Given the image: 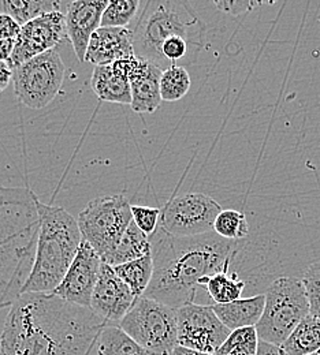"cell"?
Returning <instances> with one entry per match:
<instances>
[{
    "instance_id": "cell-12",
    "label": "cell",
    "mask_w": 320,
    "mask_h": 355,
    "mask_svg": "<svg viewBox=\"0 0 320 355\" xmlns=\"http://www.w3.org/2000/svg\"><path fill=\"white\" fill-rule=\"evenodd\" d=\"M66 39L67 29L65 14L58 11L44 14L21 28L8 66L12 70L39 55L56 49Z\"/></svg>"
},
{
    "instance_id": "cell-19",
    "label": "cell",
    "mask_w": 320,
    "mask_h": 355,
    "mask_svg": "<svg viewBox=\"0 0 320 355\" xmlns=\"http://www.w3.org/2000/svg\"><path fill=\"white\" fill-rule=\"evenodd\" d=\"M92 90L94 94L107 103L132 104L130 81L124 74L110 66H94L91 77Z\"/></svg>"
},
{
    "instance_id": "cell-8",
    "label": "cell",
    "mask_w": 320,
    "mask_h": 355,
    "mask_svg": "<svg viewBox=\"0 0 320 355\" xmlns=\"http://www.w3.org/2000/svg\"><path fill=\"white\" fill-rule=\"evenodd\" d=\"M77 222L83 239L103 259L117 248L133 222L132 205L122 194L103 196L92 200Z\"/></svg>"
},
{
    "instance_id": "cell-23",
    "label": "cell",
    "mask_w": 320,
    "mask_h": 355,
    "mask_svg": "<svg viewBox=\"0 0 320 355\" xmlns=\"http://www.w3.org/2000/svg\"><path fill=\"white\" fill-rule=\"evenodd\" d=\"M200 286L218 305L241 300V295L245 290V282L241 280L237 273H229V269L203 279Z\"/></svg>"
},
{
    "instance_id": "cell-22",
    "label": "cell",
    "mask_w": 320,
    "mask_h": 355,
    "mask_svg": "<svg viewBox=\"0 0 320 355\" xmlns=\"http://www.w3.org/2000/svg\"><path fill=\"white\" fill-rule=\"evenodd\" d=\"M287 355H311L320 350V320L311 313L282 345Z\"/></svg>"
},
{
    "instance_id": "cell-32",
    "label": "cell",
    "mask_w": 320,
    "mask_h": 355,
    "mask_svg": "<svg viewBox=\"0 0 320 355\" xmlns=\"http://www.w3.org/2000/svg\"><path fill=\"white\" fill-rule=\"evenodd\" d=\"M215 7L226 14L230 15H234V17H238L244 12H248V11H252L253 8L256 7H260V6H264L266 3L263 1H249V0H218V1H214Z\"/></svg>"
},
{
    "instance_id": "cell-10",
    "label": "cell",
    "mask_w": 320,
    "mask_h": 355,
    "mask_svg": "<svg viewBox=\"0 0 320 355\" xmlns=\"http://www.w3.org/2000/svg\"><path fill=\"white\" fill-rule=\"evenodd\" d=\"M222 207L203 193H186L171 198L162 209L159 227L173 236H196L214 231Z\"/></svg>"
},
{
    "instance_id": "cell-2",
    "label": "cell",
    "mask_w": 320,
    "mask_h": 355,
    "mask_svg": "<svg viewBox=\"0 0 320 355\" xmlns=\"http://www.w3.org/2000/svg\"><path fill=\"white\" fill-rule=\"evenodd\" d=\"M153 276L144 297L180 309L194 304L203 279L229 269L239 242L215 231L196 236H173L158 225L149 236Z\"/></svg>"
},
{
    "instance_id": "cell-36",
    "label": "cell",
    "mask_w": 320,
    "mask_h": 355,
    "mask_svg": "<svg viewBox=\"0 0 320 355\" xmlns=\"http://www.w3.org/2000/svg\"><path fill=\"white\" fill-rule=\"evenodd\" d=\"M15 46V40H0V62L10 60Z\"/></svg>"
},
{
    "instance_id": "cell-38",
    "label": "cell",
    "mask_w": 320,
    "mask_h": 355,
    "mask_svg": "<svg viewBox=\"0 0 320 355\" xmlns=\"http://www.w3.org/2000/svg\"><path fill=\"white\" fill-rule=\"evenodd\" d=\"M311 355H320V350H319V352H317V353H314V354H311Z\"/></svg>"
},
{
    "instance_id": "cell-26",
    "label": "cell",
    "mask_w": 320,
    "mask_h": 355,
    "mask_svg": "<svg viewBox=\"0 0 320 355\" xmlns=\"http://www.w3.org/2000/svg\"><path fill=\"white\" fill-rule=\"evenodd\" d=\"M142 1L140 0H111L104 10L101 28L132 29L137 19Z\"/></svg>"
},
{
    "instance_id": "cell-9",
    "label": "cell",
    "mask_w": 320,
    "mask_h": 355,
    "mask_svg": "<svg viewBox=\"0 0 320 355\" xmlns=\"http://www.w3.org/2000/svg\"><path fill=\"white\" fill-rule=\"evenodd\" d=\"M66 66L58 49L48 51L12 69L14 93L31 110H42L59 94Z\"/></svg>"
},
{
    "instance_id": "cell-29",
    "label": "cell",
    "mask_w": 320,
    "mask_h": 355,
    "mask_svg": "<svg viewBox=\"0 0 320 355\" xmlns=\"http://www.w3.org/2000/svg\"><path fill=\"white\" fill-rule=\"evenodd\" d=\"M214 231L229 241L239 242L249 234L246 216L235 209H224L214 224Z\"/></svg>"
},
{
    "instance_id": "cell-1",
    "label": "cell",
    "mask_w": 320,
    "mask_h": 355,
    "mask_svg": "<svg viewBox=\"0 0 320 355\" xmlns=\"http://www.w3.org/2000/svg\"><path fill=\"white\" fill-rule=\"evenodd\" d=\"M108 324L53 294H22L0 335L1 355H90Z\"/></svg>"
},
{
    "instance_id": "cell-18",
    "label": "cell",
    "mask_w": 320,
    "mask_h": 355,
    "mask_svg": "<svg viewBox=\"0 0 320 355\" xmlns=\"http://www.w3.org/2000/svg\"><path fill=\"white\" fill-rule=\"evenodd\" d=\"M266 305V295L259 294L249 298H241L230 304H214L212 311L230 331L246 327H256L260 321Z\"/></svg>"
},
{
    "instance_id": "cell-28",
    "label": "cell",
    "mask_w": 320,
    "mask_h": 355,
    "mask_svg": "<svg viewBox=\"0 0 320 355\" xmlns=\"http://www.w3.org/2000/svg\"><path fill=\"white\" fill-rule=\"evenodd\" d=\"M190 76L185 67L173 66L163 71L160 78V94L163 101H178L190 89Z\"/></svg>"
},
{
    "instance_id": "cell-7",
    "label": "cell",
    "mask_w": 320,
    "mask_h": 355,
    "mask_svg": "<svg viewBox=\"0 0 320 355\" xmlns=\"http://www.w3.org/2000/svg\"><path fill=\"white\" fill-rule=\"evenodd\" d=\"M149 354L170 355L178 346L177 309L140 297L118 325Z\"/></svg>"
},
{
    "instance_id": "cell-14",
    "label": "cell",
    "mask_w": 320,
    "mask_h": 355,
    "mask_svg": "<svg viewBox=\"0 0 320 355\" xmlns=\"http://www.w3.org/2000/svg\"><path fill=\"white\" fill-rule=\"evenodd\" d=\"M136 300L129 286L115 273L114 268L103 263L92 295V311L108 325H119L124 317L133 308Z\"/></svg>"
},
{
    "instance_id": "cell-11",
    "label": "cell",
    "mask_w": 320,
    "mask_h": 355,
    "mask_svg": "<svg viewBox=\"0 0 320 355\" xmlns=\"http://www.w3.org/2000/svg\"><path fill=\"white\" fill-rule=\"evenodd\" d=\"M178 346L215 354L231 331L218 318L211 305L187 304L177 309Z\"/></svg>"
},
{
    "instance_id": "cell-16",
    "label": "cell",
    "mask_w": 320,
    "mask_h": 355,
    "mask_svg": "<svg viewBox=\"0 0 320 355\" xmlns=\"http://www.w3.org/2000/svg\"><path fill=\"white\" fill-rule=\"evenodd\" d=\"M132 56H136L132 29L100 28L92 36L85 62L94 66H110Z\"/></svg>"
},
{
    "instance_id": "cell-33",
    "label": "cell",
    "mask_w": 320,
    "mask_h": 355,
    "mask_svg": "<svg viewBox=\"0 0 320 355\" xmlns=\"http://www.w3.org/2000/svg\"><path fill=\"white\" fill-rule=\"evenodd\" d=\"M21 33V26L11 17L0 14V40H17Z\"/></svg>"
},
{
    "instance_id": "cell-35",
    "label": "cell",
    "mask_w": 320,
    "mask_h": 355,
    "mask_svg": "<svg viewBox=\"0 0 320 355\" xmlns=\"http://www.w3.org/2000/svg\"><path fill=\"white\" fill-rule=\"evenodd\" d=\"M12 81V70L7 62H0V93L4 92Z\"/></svg>"
},
{
    "instance_id": "cell-27",
    "label": "cell",
    "mask_w": 320,
    "mask_h": 355,
    "mask_svg": "<svg viewBox=\"0 0 320 355\" xmlns=\"http://www.w3.org/2000/svg\"><path fill=\"white\" fill-rule=\"evenodd\" d=\"M259 342L256 327L239 328L231 331L229 338L215 355H256Z\"/></svg>"
},
{
    "instance_id": "cell-21",
    "label": "cell",
    "mask_w": 320,
    "mask_h": 355,
    "mask_svg": "<svg viewBox=\"0 0 320 355\" xmlns=\"http://www.w3.org/2000/svg\"><path fill=\"white\" fill-rule=\"evenodd\" d=\"M70 1L60 0H0V14L11 17L22 28L48 12H66Z\"/></svg>"
},
{
    "instance_id": "cell-13",
    "label": "cell",
    "mask_w": 320,
    "mask_h": 355,
    "mask_svg": "<svg viewBox=\"0 0 320 355\" xmlns=\"http://www.w3.org/2000/svg\"><path fill=\"white\" fill-rule=\"evenodd\" d=\"M101 264V257L83 239L73 264L62 283L51 294L63 301L91 308L92 295L100 276Z\"/></svg>"
},
{
    "instance_id": "cell-3",
    "label": "cell",
    "mask_w": 320,
    "mask_h": 355,
    "mask_svg": "<svg viewBox=\"0 0 320 355\" xmlns=\"http://www.w3.org/2000/svg\"><path fill=\"white\" fill-rule=\"evenodd\" d=\"M37 196L28 187L0 186V309L21 297L40 232Z\"/></svg>"
},
{
    "instance_id": "cell-17",
    "label": "cell",
    "mask_w": 320,
    "mask_h": 355,
    "mask_svg": "<svg viewBox=\"0 0 320 355\" xmlns=\"http://www.w3.org/2000/svg\"><path fill=\"white\" fill-rule=\"evenodd\" d=\"M163 70L155 63L140 59L137 69L130 77L132 110L137 114L155 112L162 100L160 78Z\"/></svg>"
},
{
    "instance_id": "cell-34",
    "label": "cell",
    "mask_w": 320,
    "mask_h": 355,
    "mask_svg": "<svg viewBox=\"0 0 320 355\" xmlns=\"http://www.w3.org/2000/svg\"><path fill=\"white\" fill-rule=\"evenodd\" d=\"M256 355H287L286 352L282 349V346H276L269 342H259L258 346V353Z\"/></svg>"
},
{
    "instance_id": "cell-15",
    "label": "cell",
    "mask_w": 320,
    "mask_h": 355,
    "mask_svg": "<svg viewBox=\"0 0 320 355\" xmlns=\"http://www.w3.org/2000/svg\"><path fill=\"white\" fill-rule=\"evenodd\" d=\"M107 6V0H74L67 6L65 12L67 39L80 62H85L92 36L101 28V18Z\"/></svg>"
},
{
    "instance_id": "cell-30",
    "label": "cell",
    "mask_w": 320,
    "mask_h": 355,
    "mask_svg": "<svg viewBox=\"0 0 320 355\" xmlns=\"http://www.w3.org/2000/svg\"><path fill=\"white\" fill-rule=\"evenodd\" d=\"M301 280L307 291L310 313L320 320V263L308 266Z\"/></svg>"
},
{
    "instance_id": "cell-31",
    "label": "cell",
    "mask_w": 320,
    "mask_h": 355,
    "mask_svg": "<svg viewBox=\"0 0 320 355\" xmlns=\"http://www.w3.org/2000/svg\"><path fill=\"white\" fill-rule=\"evenodd\" d=\"M132 215L133 220L137 224L138 228L145 232L148 236L153 235L156 231L162 209L159 208H151V207H142V205H132Z\"/></svg>"
},
{
    "instance_id": "cell-37",
    "label": "cell",
    "mask_w": 320,
    "mask_h": 355,
    "mask_svg": "<svg viewBox=\"0 0 320 355\" xmlns=\"http://www.w3.org/2000/svg\"><path fill=\"white\" fill-rule=\"evenodd\" d=\"M170 355H215L210 354V353H203V352H197V350H190V349H186L183 346H177L173 353Z\"/></svg>"
},
{
    "instance_id": "cell-6",
    "label": "cell",
    "mask_w": 320,
    "mask_h": 355,
    "mask_svg": "<svg viewBox=\"0 0 320 355\" xmlns=\"http://www.w3.org/2000/svg\"><path fill=\"white\" fill-rule=\"evenodd\" d=\"M266 305L256 325L259 339L282 346L310 314V302L301 279L282 276L266 291Z\"/></svg>"
},
{
    "instance_id": "cell-4",
    "label": "cell",
    "mask_w": 320,
    "mask_h": 355,
    "mask_svg": "<svg viewBox=\"0 0 320 355\" xmlns=\"http://www.w3.org/2000/svg\"><path fill=\"white\" fill-rule=\"evenodd\" d=\"M40 232L32 272L22 287V294H51L62 283L73 264L83 235L77 219L65 208L36 201Z\"/></svg>"
},
{
    "instance_id": "cell-24",
    "label": "cell",
    "mask_w": 320,
    "mask_h": 355,
    "mask_svg": "<svg viewBox=\"0 0 320 355\" xmlns=\"http://www.w3.org/2000/svg\"><path fill=\"white\" fill-rule=\"evenodd\" d=\"M99 355H152L118 325H107L97 342Z\"/></svg>"
},
{
    "instance_id": "cell-20",
    "label": "cell",
    "mask_w": 320,
    "mask_h": 355,
    "mask_svg": "<svg viewBox=\"0 0 320 355\" xmlns=\"http://www.w3.org/2000/svg\"><path fill=\"white\" fill-rule=\"evenodd\" d=\"M151 253L152 246L149 236L145 232H142L133 220L128 227L117 248L111 253L106 254L101 260L103 263L110 266H117L142 259Z\"/></svg>"
},
{
    "instance_id": "cell-25",
    "label": "cell",
    "mask_w": 320,
    "mask_h": 355,
    "mask_svg": "<svg viewBox=\"0 0 320 355\" xmlns=\"http://www.w3.org/2000/svg\"><path fill=\"white\" fill-rule=\"evenodd\" d=\"M115 273L129 286L136 298L144 297L146 293L152 276H153V259L152 253L135 261L112 266Z\"/></svg>"
},
{
    "instance_id": "cell-5",
    "label": "cell",
    "mask_w": 320,
    "mask_h": 355,
    "mask_svg": "<svg viewBox=\"0 0 320 355\" xmlns=\"http://www.w3.org/2000/svg\"><path fill=\"white\" fill-rule=\"evenodd\" d=\"M205 29V24L194 14L187 1H142L132 28L135 55L138 59L155 63L165 71L166 64L160 53L163 43L173 37H183L193 44L204 46Z\"/></svg>"
}]
</instances>
